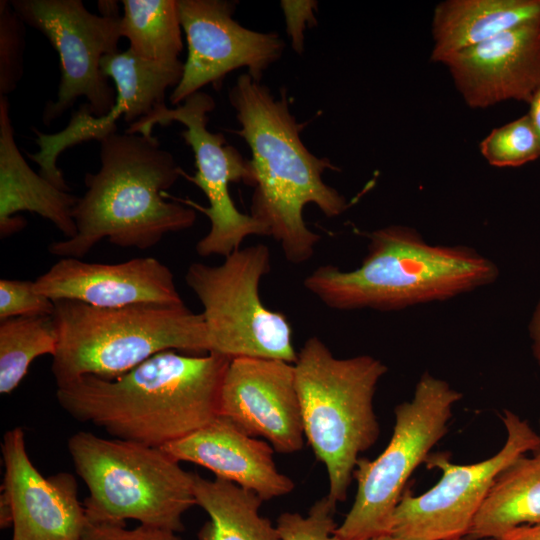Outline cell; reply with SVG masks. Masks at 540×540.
Masks as SVG:
<instances>
[{
  "instance_id": "obj_27",
  "label": "cell",
  "mask_w": 540,
  "mask_h": 540,
  "mask_svg": "<svg viewBox=\"0 0 540 540\" xmlns=\"http://www.w3.org/2000/svg\"><path fill=\"white\" fill-rule=\"evenodd\" d=\"M25 23L10 1H0V97L12 93L23 75Z\"/></svg>"
},
{
  "instance_id": "obj_18",
  "label": "cell",
  "mask_w": 540,
  "mask_h": 540,
  "mask_svg": "<svg viewBox=\"0 0 540 540\" xmlns=\"http://www.w3.org/2000/svg\"><path fill=\"white\" fill-rule=\"evenodd\" d=\"M471 108L528 104L540 84V21L506 31L442 62Z\"/></svg>"
},
{
  "instance_id": "obj_3",
  "label": "cell",
  "mask_w": 540,
  "mask_h": 540,
  "mask_svg": "<svg viewBox=\"0 0 540 540\" xmlns=\"http://www.w3.org/2000/svg\"><path fill=\"white\" fill-rule=\"evenodd\" d=\"M99 144L100 168L72 211L77 234L51 243L52 255L79 259L103 239L146 250L194 225L195 209L165 200L183 170L155 136L116 131Z\"/></svg>"
},
{
  "instance_id": "obj_10",
  "label": "cell",
  "mask_w": 540,
  "mask_h": 540,
  "mask_svg": "<svg viewBox=\"0 0 540 540\" xmlns=\"http://www.w3.org/2000/svg\"><path fill=\"white\" fill-rule=\"evenodd\" d=\"M213 97L198 91L175 108L163 105L149 116L131 124L129 133L151 135L156 125L179 122L185 126L181 136L194 153L196 173L188 181L199 187L207 197L209 206L202 207L190 200L183 201L193 209L203 212L210 221L208 233L196 244L199 256L212 255L224 258L240 249L250 235L269 236L267 228L250 214L240 212L233 202L230 183L244 182L254 186L250 160L245 159L233 146L226 143L224 135L208 129L209 113L215 109Z\"/></svg>"
},
{
  "instance_id": "obj_17",
  "label": "cell",
  "mask_w": 540,
  "mask_h": 540,
  "mask_svg": "<svg viewBox=\"0 0 540 540\" xmlns=\"http://www.w3.org/2000/svg\"><path fill=\"white\" fill-rule=\"evenodd\" d=\"M34 289L53 301L76 300L101 308L184 306L172 271L153 257L115 264L65 257L34 281Z\"/></svg>"
},
{
  "instance_id": "obj_5",
  "label": "cell",
  "mask_w": 540,
  "mask_h": 540,
  "mask_svg": "<svg viewBox=\"0 0 540 540\" xmlns=\"http://www.w3.org/2000/svg\"><path fill=\"white\" fill-rule=\"evenodd\" d=\"M54 305L57 387L84 375L115 379L162 351L209 353L203 316L185 305L101 308L69 299Z\"/></svg>"
},
{
  "instance_id": "obj_8",
  "label": "cell",
  "mask_w": 540,
  "mask_h": 540,
  "mask_svg": "<svg viewBox=\"0 0 540 540\" xmlns=\"http://www.w3.org/2000/svg\"><path fill=\"white\" fill-rule=\"evenodd\" d=\"M462 394L425 372L412 398L394 409L392 436L374 460L357 462L353 504L336 528L340 540H367L390 533L394 511L413 472L448 432L453 407Z\"/></svg>"
},
{
  "instance_id": "obj_21",
  "label": "cell",
  "mask_w": 540,
  "mask_h": 540,
  "mask_svg": "<svg viewBox=\"0 0 540 540\" xmlns=\"http://www.w3.org/2000/svg\"><path fill=\"white\" fill-rule=\"evenodd\" d=\"M540 21V0H447L432 17L430 59L449 56L488 41L501 33Z\"/></svg>"
},
{
  "instance_id": "obj_12",
  "label": "cell",
  "mask_w": 540,
  "mask_h": 540,
  "mask_svg": "<svg viewBox=\"0 0 540 540\" xmlns=\"http://www.w3.org/2000/svg\"><path fill=\"white\" fill-rule=\"evenodd\" d=\"M507 436L491 457L471 464H457L445 452L430 454L428 469L441 478L426 492L403 493L392 517L390 533L403 540H461L496 477L517 458L540 448V434L516 413L501 415Z\"/></svg>"
},
{
  "instance_id": "obj_19",
  "label": "cell",
  "mask_w": 540,
  "mask_h": 540,
  "mask_svg": "<svg viewBox=\"0 0 540 540\" xmlns=\"http://www.w3.org/2000/svg\"><path fill=\"white\" fill-rule=\"evenodd\" d=\"M175 460L190 462L256 493L263 501L289 494L293 480L279 472L274 449L228 419L217 416L199 430L162 447Z\"/></svg>"
},
{
  "instance_id": "obj_15",
  "label": "cell",
  "mask_w": 540,
  "mask_h": 540,
  "mask_svg": "<svg viewBox=\"0 0 540 540\" xmlns=\"http://www.w3.org/2000/svg\"><path fill=\"white\" fill-rule=\"evenodd\" d=\"M0 526H12L11 540H81L87 525L76 478L67 472L44 477L26 450L24 431H6Z\"/></svg>"
},
{
  "instance_id": "obj_11",
  "label": "cell",
  "mask_w": 540,
  "mask_h": 540,
  "mask_svg": "<svg viewBox=\"0 0 540 540\" xmlns=\"http://www.w3.org/2000/svg\"><path fill=\"white\" fill-rule=\"evenodd\" d=\"M13 9L40 31L59 55L60 81L54 101L46 103L42 121L49 126L80 97L92 115H107L116 90L101 71L104 56L119 51L121 16L116 1H99L100 14L90 12L81 0H12Z\"/></svg>"
},
{
  "instance_id": "obj_22",
  "label": "cell",
  "mask_w": 540,
  "mask_h": 540,
  "mask_svg": "<svg viewBox=\"0 0 540 540\" xmlns=\"http://www.w3.org/2000/svg\"><path fill=\"white\" fill-rule=\"evenodd\" d=\"M540 523V448L517 458L495 479L467 538L499 539L510 531Z\"/></svg>"
},
{
  "instance_id": "obj_20",
  "label": "cell",
  "mask_w": 540,
  "mask_h": 540,
  "mask_svg": "<svg viewBox=\"0 0 540 540\" xmlns=\"http://www.w3.org/2000/svg\"><path fill=\"white\" fill-rule=\"evenodd\" d=\"M77 196L35 172L21 154L9 116L7 97H0V235L21 230L26 221L16 213L29 211L52 222L71 239L77 234L72 215Z\"/></svg>"
},
{
  "instance_id": "obj_30",
  "label": "cell",
  "mask_w": 540,
  "mask_h": 540,
  "mask_svg": "<svg viewBox=\"0 0 540 540\" xmlns=\"http://www.w3.org/2000/svg\"><path fill=\"white\" fill-rule=\"evenodd\" d=\"M81 540H183L176 532L139 524L126 525L87 522Z\"/></svg>"
},
{
  "instance_id": "obj_14",
  "label": "cell",
  "mask_w": 540,
  "mask_h": 540,
  "mask_svg": "<svg viewBox=\"0 0 540 540\" xmlns=\"http://www.w3.org/2000/svg\"><path fill=\"white\" fill-rule=\"evenodd\" d=\"M100 66L103 75L115 84L116 101L112 110L105 116L96 117L86 103L82 104L61 131L45 134L34 129L39 151L27 153L28 158L39 165V173L65 191H69V186L57 167L59 155L74 145L90 140L100 141L116 132V122L121 117L129 126L166 105L167 91L179 84L184 70L181 60H147L129 48L104 56Z\"/></svg>"
},
{
  "instance_id": "obj_34",
  "label": "cell",
  "mask_w": 540,
  "mask_h": 540,
  "mask_svg": "<svg viewBox=\"0 0 540 540\" xmlns=\"http://www.w3.org/2000/svg\"><path fill=\"white\" fill-rule=\"evenodd\" d=\"M529 112L527 113L531 124L538 136L540 143V84L533 92L529 102Z\"/></svg>"
},
{
  "instance_id": "obj_31",
  "label": "cell",
  "mask_w": 540,
  "mask_h": 540,
  "mask_svg": "<svg viewBox=\"0 0 540 540\" xmlns=\"http://www.w3.org/2000/svg\"><path fill=\"white\" fill-rule=\"evenodd\" d=\"M285 18L286 31L291 45L298 54L304 52V31L317 25L315 10L318 3L314 0H282L280 4Z\"/></svg>"
},
{
  "instance_id": "obj_32",
  "label": "cell",
  "mask_w": 540,
  "mask_h": 540,
  "mask_svg": "<svg viewBox=\"0 0 540 540\" xmlns=\"http://www.w3.org/2000/svg\"><path fill=\"white\" fill-rule=\"evenodd\" d=\"M529 335L534 358L540 366V299L536 304L529 323Z\"/></svg>"
},
{
  "instance_id": "obj_1",
  "label": "cell",
  "mask_w": 540,
  "mask_h": 540,
  "mask_svg": "<svg viewBox=\"0 0 540 540\" xmlns=\"http://www.w3.org/2000/svg\"><path fill=\"white\" fill-rule=\"evenodd\" d=\"M230 361L162 351L115 379L81 376L57 387L56 399L72 418L113 438L162 448L219 416Z\"/></svg>"
},
{
  "instance_id": "obj_23",
  "label": "cell",
  "mask_w": 540,
  "mask_h": 540,
  "mask_svg": "<svg viewBox=\"0 0 540 540\" xmlns=\"http://www.w3.org/2000/svg\"><path fill=\"white\" fill-rule=\"evenodd\" d=\"M196 505L209 516L197 540H281L277 527L259 509L263 500L254 492L220 478L193 473Z\"/></svg>"
},
{
  "instance_id": "obj_7",
  "label": "cell",
  "mask_w": 540,
  "mask_h": 540,
  "mask_svg": "<svg viewBox=\"0 0 540 540\" xmlns=\"http://www.w3.org/2000/svg\"><path fill=\"white\" fill-rule=\"evenodd\" d=\"M77 475L86 484L87 520L126 525V520L179 533L196 505L193 473L162 448L79 431L67 442Z\"/></svg>"
},
{
  "instance_id": "obj_26",
  "label": "cell",
  "mask_w": 540,
  "mask_h": 540,
  "mask_svg": "<svg viewBox=\"0 0 540 540\" xmlns=\"http://www.w3.org/2000/svg\"><path fill=\"white\" fill-rule=\"evenodd\" d=\"M479 149L490 165L501 168L540 159L539 139L527 114L493 129Z\"/></svg>"
},
{
  "instance_id": "obj_16",
  "label": "cell",
  "mask_w": 540,
  "mask_h": 540,
  "mask_svg": "<svg viewBox=\"0 0 540 540\" xmlns=\"http://www.w3.org/2000/svg\"><path fill=\"white\" fill-rule=\"evenodd\" d=\"M219 416L252 437L264 438L276 452L300 451L305 434L294 364L232 359L221 386Z\"/></svg>"
},
{
  "instance_id": "obj_6",
  "label": "cell",
  "mask_w": 540,
  "mask_h": 540,
  "mask_svg": "<svg viewBox=\"0 0 540 540\" xmlns=\"http://www.w3.org/2000/svg\"><path fill=\"white\" fill-rule=\"evenodd\" d=\"M294 369L305 438L326 468L328 498L344 502L360 454L380 434L374 396L388 368L370 355L337 358L313 336L297 353Z\"/></svg>"
},
{
  "instance_id": "obj_29",
  "label": "cell",
  "mask_w": 540,
  "mask_h": 540,
  "mask_svg": "<svg viewBox=\"0 0 540 540\" xmlns=\"http://www.w3.org/2000/svg\"><path fill=\"white\" fill-rule=\"evenodd\" d=\"M54 301L38 293L34 282L2 278L0 280V320L22 316L53 315Z\"/></svg>"
},
{
  "instance_id": "obj_2",
  "label": "cell",
  "mask_w": 540,
  "mask_h": 540,
  "mask_svg": "<svg viewBox=\"0 0 540 540\" xmlns=\"http://www.w3.org/2000/svg\"><path fill=\"white\" fill-rule=\"evenodd\" d=\"M228 99L240 124L235 133L247 143L252 156L250 215L279 242L288 262L305 263L314 255L321 236L306 225L304 207L312 203L325 216L336 217L349 206L346 198L322 179L327 169H339L304 145L300 134L305 124L297 122L290 112L285 89L277 98L261 81L245 73L231 87Z\"/></svg>"
},
{
  "instance_id": "obj_28",
  "label": "cell",
  "mask_w": 540,
  "mask_h": 540,
  "mask_svg": "<svg viewBox=\"0 0 540 540\" xmlns=\"http://www.w3.org/2000/svg\"><path fill=\"white\" fill-rule=\"evenodd\" d=\"M336 503L328 496L317 500L306 516L297 512H284L277 519L281 540H340L335 531Z\"/></svg>"
},
{
  "instance_id": "obj_36",
  "label": "cell",
  "mask_w": 540,
  "mask_h": 540,
  "mask_svg": "<svg viewBox=\"0 0 540 540\" xmlns=\"http://www.w3.org/2000/svg\"><path fill=\"white\" fill-rule=\"evenodd\" d=\"M539 434H540V419H539Z\"/></svg>"
},
{
  "instance_id": "obj_24",
  "label": "cell",
  "mask_w": 540,
  "mask_h": 540,
  "mask_svg": "<svg viewBox=\"0 0 540 540\" xmlns=\"http://www.w3.org/2000/svg\"><path fill=\"white\" fill-rule=\"evenodd\" d=\"M121 35L137 56L177 62L183 50L176 0H122Z\"/></svg>"
},
{
  "instance_id": "obj_13",
  "label": "cell",
  "mask_w": 540,
  "mask_h": 540,
  "mask_svg": "<svg viewBox=\"0 0 540 540\" xmlns=\"http://www.w3.org/2000/svg\"><path fill=\"white\" fill-rule=\"evenodd\" d=\"M179 21L185 33L188 54L179 84L169 100L179 105L212 84L222 85L226 75L239 68L256 81L277 62L285 44L275 32H258L233 18L235 1L176 0Z\"/></svg>"
},
{
  "instance_id": "obj_33",
  "label": "cell",
  "mask_w": 540,
  "mask_h": 540,
  "mask_svg": "<svg viewBox=\"0 0 540 540\" xmlns=\"http://www.w3.org/2000/svg\"><path fill=\"white\" fill-rule=\"evenodd\" d=\"M491 540H540V523L518 527L499 539Z\"/></svg>"
},
{
  "instance_id": "obj_4",
  "label": "cell",
  "mask_w": 540,
  "mask_h": 540,
  "mask_svg": "<svg viewBox=\"0 0 540 540\" xmlns=\"http://www.w3.org/2000/svg\"><path fill=\"white\" fill-rule=\"evenodd\" d=\"M359 267L322 265L303 286L327 307L396 311L446 301L494 283L497 265L472 247L433 245L414 228L389 225L368 234Z\"/></svg>"
},
{
  "instance_id": "obj_9",
  "label": "cell",
  "mask_w": 540,
  "mask_h": 540,
  "mask_svg": "<svg viewBox=\"0 0 540 540\" xmlns=\"http://www.w3.org/2000/svg\"><path fill=\"white\" fill-rule=\"evenodd\" d=\"M270 270L271 253L264 244L235 250L218 266L195 262L187 268L185 282L203 306L209 353L295 363L298 352L287 317L260 298V281Z\"/></svg>"
},
{
  "instance_id": "obj_35",
  "label": "cell",
  "mask_w": 540,
  "mask_h": 540,
  "mask_svg": "<svg viewBox=\"0 0 540 540\" xmlns=\"http://www.w3.org/2000/svg\"><path fill=\"white\" fill-rule=\"evenodd\" d=\"M367 540H403L401 538H398L394 535H391V534H385V535H380V536H377V537H373V538H370V539H367Z\"/></svg>"
},
{
  "instance_id": "obj_25",
  "label": "cell",
  "mask_w": 540,
  "mask_h": 540,
  "mask_svg": "<svg viewBox=\"0 0 540 540\" xmlns=\"http://www.w3.org/2000/svg\"><path fill=\"white\" fill-rule=\"evenodd\" d=\"M58 337L52 315L22 316L0 323V393L20 384L36 358L54 356Z\"/></svg>"
}]
</instances>
